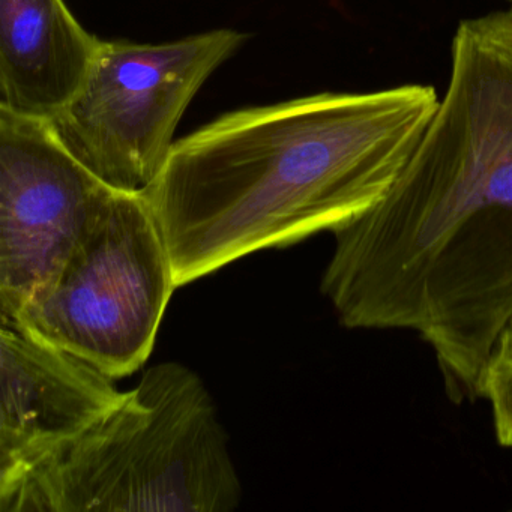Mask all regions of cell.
Segmentation results:
<instances>
[{
	"mask_svg": "<svg viewBox=\"0 0 512 512\" xmlns=\"http://www.w3.org/2000/svg\"><path fill=\"white\" fill-rule=\"evenodd\" d=\"M320 289L349 329L413 331L454 403L512 320V5L463 20L451 76L388 196L332 232Z\"/></svg>",
	"mask_w": 512,
	"mask_h": 512,
	"instance_id": "1",
	"label": "cell"
},
{
	"mask_svg": "<svg viewBox=\"0 0 512 512\" xmlns=\"http://www.w3.org/2000/svg\"><path fill=\"white\" fill-rule=\"evenodd\" d=\"M439 101L427 85L320 92L224 113L178 140L143 193L176 286L376 208Z\"/></svg>",
	"mask_w": 512,
	"mask_h": 512,
	"instance_id": "2",
	"label": "cell"
},
{
	"mask_svg": "<svg viewBox=\"0 0 512 512\" xmlns=\"http://www.w3.org/2000/svg\"><path fill=\"white\" fill-rule=\"evenodd\" d=\"M241 497L214 400L179 362L148 368L103 418L0 479V512H229Z\"/></svg>",
	"mask_w": 512,
	"mask_h": 512,
	"instance_id": "3",
	"label": "cell"
},
{
	"mask_svg": "<svg viewBox=\"0 0 512 512\" xmlns=\"http://www.w3.org/2000/svg\"><path fill=\"white\" fill-rule=\"evenodd\" d=\"M145 194L116 190L53 283L14 322L113 379L142 368L176 289Z\"/></svg>",
	"mask_w": 512,
	"mask_h": 512,
	"instance_id": "4",
	"label": "cell"
},
{
	"mask_svg": "<svg viewBox=\"0 0 512 512\" xmlns=\"http://www.w3.org/2000/svg\"><path fill=\"white\" fill-rule=\"evenodd\" d=\"M248 38L223 28L161 44L101 40L82 88L49 122L101 181L146 193L169 161L191 101Z\"/></svg>",
	"mask_w": 512,
	"mask_h": 512,
	"instance_id": "5",
	"label": "cell"
},
{
	"mask_svg": "<svg viewBox=\"0 0 512 512\" xmlns=\"http://www.w3.org/2000/svg\"><path fill=\"white\" fill-rule=\"evenodd\" d=\"M115 191L49 121L0 107L2 322H14L53 283Z\"/></svg>",
	"mask_w": 512,
	"mask_h": 512,
	"instance_id": "6",
	"label": "cell"
},
{
	"mask_svg": "<svg viewBox=\"0 0 512 512\" xmlns=\"http://www.w3.org/2000/svg\"><path fill=\"white\" fill-rule=\"evenodd\" d=\"M0 385V479L79 436L125 394L79 356L5 323Z\"/></svg>",
	"mask_w": 512,
	"mask_h": 512,
	"instance_id": "7",
	"label": "cell"
},
{
	"mask_svg": "<svg viewBox=\"0 0 512 512\" xmlns=\"http://www.w3.org/2000/svg\"><path fill=\"white\" fill-rule=\"evenodd\" d=\"M100 44L65 0H0V107L55 118L82 88Z\"/></svg>",
	"mask_w": 512,
	"mask_h": 512,
	"instance_id": "8",
	"label": "cell"
},
{
	"mask_svg": "<svg viewBox=\"0 0 512 512\" xmlns=\"http://www.w3.org/2000/svg\"><path fill=\"white\" fill-rule=\"evenodd\" d=\"M481 398L490 403L497 442L512 448V338L502 335L482 374Z\"/></svg>",
	"mask_w": 512,
	"mask_h": 512,
	"instance_id": "9",
	"label": "cell"
},
{
	"mask_svg": "<svg viewBox=\"0 0 512 512\" xmlns=\"http://www.w3.org/2000/svg\"><path fill=\"white\" fill-rule=\"evenodd\" d=\"M506 2H509V4H512V0H506Z\"/></svg>",
	"mask_w": 512,
	"mask_h": 512,
	"instance_id": "10",
	"label": "cell"
}]
</instances>
